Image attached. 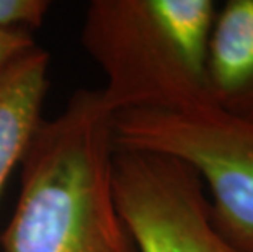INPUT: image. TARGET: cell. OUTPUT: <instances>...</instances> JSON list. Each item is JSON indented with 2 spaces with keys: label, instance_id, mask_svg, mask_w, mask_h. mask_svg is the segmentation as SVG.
Masks as SVG:
<instances>
[{
  "label": "cell",
  "instance_id": "obj_5",
  "mask_svg": "<svg viewBox=\"0 0 253 252\" xmlns=\"http://www.w3.org/2000/svg\"><path fill=\"white\" fill-rule=\"evenodd\" d=\"M206 67L214 105L253 125V0H227L217 10Z\"/></svg>",
  "mask_w": 253,
  "mask_h": 252
},
{
  "label": "cell",
  "instance_id": "obj_4",
  "mask_svg": "<svg viewBox=\"0 0 253 252\" xmlns=\"http://www.w3.org/2000/svg\"><path fill=\"white\" fill-rule=\"evenodd\" d=\"M111 189L136 252H239L214 228L204 182L185 160L116 146Z\"/></svg>",
  "mask_w": 253,
  "mask_h": 252
},
{
  "label": "cell",
  "instance_id": "obj_8",
  "mask_svg": "<svg viewBox=\"0 0 253 252\" xmlns=\"http://www.w3.org/2000/svg\"><path fill=\"white\" fill-rule=\"evenodd\" d=\"M36 45L28 31L0 28V69Z\"/></svg>",
  "mask_w": 253,
  "mask_h": 252
},
{
  "label": "cell",
  "instance_id": "obj_3",
  "mask_svg": "<svg viewBox=\"0 0 253 252\" xmlns=\"http://www.w3.org/2000/svg\"><path fill=\"white\" fill-rule=\"evenodd\" d=\"M115 146L185 160L211 195L217 233L239 252H253V125L217 106L121 110L111 118Z\"/></svg>",
  "mask_w": 253,
  "mask_h": 252
},
{
  "label": "cell",
  "instance_id": "obj_2",
  "mask_svg": "<svg viewBox=\"0 0 253 252\" xmlns=\"http://www.w3.org/2000/svg\"><path fill=\"white\" fill-rule=\"evenodd\" d=\"M212 0H93L82 45L106 76V106L188 110L216 106L208 82Z\"/></svg>",
  "mask_w": 253,
  "mask_h": 252
},
{
  "label": "cell",
  "instance_id": "obj_1",
  "mask_svg": "<svg viewBox=\"0 0 253 252\" xmlns=\"http://www.w3.org/2000/svg\"><path fill=\"white\" fill-rule=\"evenodd\" d=\"M111 118L101 90L85 89L42 118L20 162L3 252H136L113 198Z\"/></svg>",
  "mask_w": 253,
  "mask_h": 252
},
{
  "label": "cell",
  "instance_id": "obj_6",
  "mask_svg": "<svg viewBox=\"0 0 253 252\" xmlns=\"http://www.w3.org/2000/svg\"><path fill=\"white\" fill-rule=\"evenodd\" d=\"M51 56L35 45L0 69V197L41 123Z\"/></svg>",
  "mask_w": 253,
  "mask_h": 252
},
{
  "label": "cell",
  "instance_id": "obj_7",
  "mask_svg": "<svg viewBox=\"0 0 253 252\" xmlns=\"http://www.w3.org/2000/svg\"><path fill=\"white\" fill-rule=\"evenodd\" d=\"M49 8L47 0H0V28L30 33L42 25Z\"/></svg>",
  "mask_w": 253,
  "mask_h": 252
}]
</instances>
